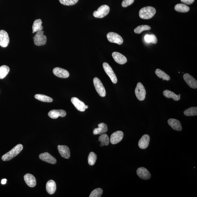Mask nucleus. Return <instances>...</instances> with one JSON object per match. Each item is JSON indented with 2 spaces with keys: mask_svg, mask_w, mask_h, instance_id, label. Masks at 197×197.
<instances>
[{
  "mask_svg": "<svg viewBox=\"0 0 197 197\" xmlns=\"http://www.w3.org/2000/svg\"><path fill=\"white\" fill-rule=\"evenodd\" d=\"M103 191L100 188H97L92 192L90 197H100L103 194Z\"/></svg>",
  "mask_w": 197,
  "mask_h": 197,
  "instance_id": "obj_35",
  "label": "nucleus"
},
{
  "mask_svg": "<svg viewBox=\"0 0 197 197\" xmlns=\"http://www.w3.org/2000/svg\"><path fill=\"white\" fill-rule=\"evenodd\" d=\"M59 2L63 5L66 6H72L76 3L79 0H59Z\"/></svg>",
  "mask_w": 197,
  "mask_h": 197,
  "instance_id": "obj_36",
  "label": "nucleus"
},
{
  "mask_svg": "<svg viewBox=\"0 0 197 197\" xmlns=\"http://www.w3.org/2000/svg\"><path fill=\"white\" fill-rule=\"evenodd\" d=\"M35 98L37 100L45 102H52L53 100L51 97L42 94H36L34 96Z\"/></svg>",
  "mask_w": 197,
  "mask_h": 197,
  "instance_id": "obj_29",
  "label": "nucleus"
},
{
  "mask_svg": "<svg viewBox=\"0 0 197 197\" xmlns=\"http://www.w3.org/2000/svg\"><path fill=\"white\" fill-rule=\"evenodd\" d=\"M137 173L139 178L142 179L148 180L151 178V173L147 169L144 167L138 168L137 170Z\"/></svg>",
  "mask_w": 197,
  "mask_h": 197,
  "instance_id": "obj_12",
  "label": "nucleus"
},
{
  "mask_svg": "<svg viewBox=\"0 0 197 197\" xmlns=\"http://www.w3.org/2000/svg\"><path fill=\"white\" fill-rule=\"evenodd\" d=\"M135 94L139 100L143 101L145 99L146 91L143 85L140 82L138 83L135 88Z\"/></svg>",
  "mask_w": 197,
  "mask_h": 197,
  "instance_id": "obj_4",
  "label": "nucleus"
},
{
  "mask_svg": "<svg viewBox=\"0 0 197 197\" xmlns=\"http://www.w3.org/2000/svg\"><path fill=\"white\" fill-rule=\"evenodd\" d=\"M144 40L148 43L155 44L157 42V38L154 34H146L144 37Z\"/></svg>",
  "mask_w": 197,
  "mask_h": 197,
  "instance_id": "obj_32",
  "label": "nucleus"
},
{
  "mask_svg": "<svg viewBox=\"0 0 197 197\" xmlns=\"http://www.w3.org/2000/svg\"><path fill=\"white\" fill-rule=\"evenodd\" d=\"M44 32L43 31H39L33 37L34 44L36 46H40L46 44L47 38L46 36L44 35Z\"/></svg>",
  "mask_w": 197,
  "mask_h": 197,
  "instance_id": "obj_3",
  "label": "nucleus"
},
{
  "mask_svg": "<svg viewBox=\"0 0 197 197\" xmlns=\"http://www.w3.org/2000/svg\"><path fill=\"white\" fill-rule=\"evenodd\" d=\"M46 189L49 194H54L56 189V185L55 182L53 180L48 181L46 184Z\"/></svg>",
  "mask_w": 197,
  "mask_h": 197,
  "instance_id": "obj_23",
  "label": "nucleus"
},
{
  "mask_svg": "<svg viewBox=\"0 0 197 197\" xmlns=\"http://www.w3.org/2000/svg\"><path fill=\"white\" fill-rule=\"evenodd\" d=\"M97 159V155L95 153H90L88 157V162L90 165H94Z\"/></svg>",
  "mask_w": 197,
  "mask_h": 197,
  "instance_id": "obj_34",
  "label": "nucleus"
},
{
  "mask_svg": "<svg viewBox=\"0 0 197 197\" xmlns=\"http://www.w3.org/2000/svg\"><path fill=\"white\" fill-rule=\"evenodd\" d=\"M155 73L158 77L161 79H162L163 80L169 81L170 80V77L165 72L159 69H157L155 70Z\"/></svg>",
  "mask_w": 197,
  "mask_h": 197,
  "instance_id": "obj_27",
  "label": "nucleus"
},
{
  "mask_svg": "<svg viewBox=\"0 0 197 197\" xmlns=\"http://www.w3.org/2000/svg\"><path fill=\"white\" fill-rule=\"evenodd\" d=\"M103 66L104 71L110 77L112 82L114 84H116L117 82V77L111 67L107 63H104Z\"/></svg>",
  "mask_w": 197,
  "mask_h": 197,
  "instance_id": "obj_7",
  "label": "nucleus"
},
{
  "mask_svg": "<svg viewBox=\"0 0 197 197\" xmlns=\"http://www.w3.org/2000/svg\"><path fill=\"white\" fill-rule=\"evenodd\" d=\"M53 71L54 75L59 77L66 78L70 76L69 72L64 69L56 67L54 69Z\"/></svg>",
  "mask_w": 197,
  "mask_h": 197,
  "instance_id": "obj_15",
  "label": "nucleus"
},
{
  "mask_svg": "<svg viewBox=\"0 0 197 197\" xmlns=\"http://www.w3.org/2000/svg\"><path fill=\"white\" fill-rule=\"evenodd\" d=\"M183 79L189 87L193 89H196L197 88V80L189 74L187 73L184 74L183 75Z\"/></svg>",
  "mask_w": 197,
  "mask_h": 197,
  "instance_id": "obj_10",
  "label": "nucleus"
},
{
  "mask_svg": "<svg viewBox=\"0 0 197 197\" xmlns=\"http://www.w3.org/2000/svg\"><path fill=\"white\" fill-rule=\"evenodd\" d=\"M184 114L187 116H193L197 115V107H190L186 109L184 112Z\"/></svg>",
  "mask_w": 197,
  "mask_h": 197,
  "instance_id": "obj_31",
  "label": "nucleus"
},
{
  "mask_svg": "<svg viewBox=\"0 0 197 197\" xmlns=\"http://www.w3.org/2000/svg\"><path fill=\"white\" fill-rule=\"evenodd\" d=\"M42 21L40 19H36L34 21L33 25H32V33L37 32L39 31L42 30L43 26H42Z\"/></svg>",
  "mask_w": 197,
  "mask_h": 197,
  "instance_id": "obj_25",
  "label": "nucleus"
},
{
  "mask_svg": "<svg viewBox=\"0 0 197 197\" xmlns=\"http://www.w3.org/2000/svg\"><path fill=\"white\" fill-rule=\"evenodd\" d=\"M151 29V27L147 25H140L135 29L134 32L135 33L140 34L144 31L149 30Z\"/></svg>",
  "mask_w": 197,
  "mask_h": 197,
  "instance_id": "obj_33",
  "label": "nucleus"
},
{
  "mask_svg": "<svg viewBox=\"0 0 197 197\" xmlns=\"http://www.w3.org/2000/svg\"><path fill=\"white\" fill-rule=\"evenodd\" d=\"M39 158L43 161L46 162L48 163L55 164L57 162V160L55 157L48 152L41 154L39 155Z\"/></svg>",
  "mask_w": 197,
  "mask_h": 197,
  "instance_id": "obj_13",
  "label": "nucleus"
},
{
  "mask_svg": "<svg viewBox=\"0 0 197 197\" xmlns=\"http://www.w3.org/2000/svg\"><path fill=\"white\" fill-rule=\"evenodd\" d=\"M110 8L107 5H103L100 6L97 11L93 12L94 17L97 18H103L109 13Z\"/></svg>",
  "mask_w": 197,
  "mask_h": 197,
  "instance_id": "obj_6",
  "label": "nucleus"
},
{
  "mask_svg": "<svg viewBox=\"0 0 197 197\" xmlns=\"http://www.w3.org/2000/svg\"><path fill=\"white\" fill-rule=\"evenodd\" d=\"M59 154L63 158L68 159L70 157L69 148L66 145H59L57 147Z\"/></svg>",
  "mask_w": 197,
  "mask_h": 197,
  "instance_id": "obj_20",
  "label": "nucleus"
},
{
  "mask_svg": "<svg viewBox=\"0 0 197 197\" xmlns=\"http://www.w3.org/2000/svg\"><path fill=\"white\" fill-rule=\"evenodd\" d=\"M7 181V179H6L4 178L1 181V183L2 184H5L6 183V182Z\"/></svg>",
  "mask_w": 197,
  "mask_h": 197,
  "instance_id": "obj_39",
  "label": "nucleus"
},
{
  "mask_svg": "<svg viewBox=\"0 0 197 197\" xmlns=\"http://www.w3.org/2000/svg\"><path fill=\"white\" fill-rule=\"evenodd\" d=\"M108 41L110 42L121 45L124 42L122 38L118 34L114 32H110L107 35Z\"/></svg>",
  "mask_w": 197,
  "mask_h": 197,
  "instance_id": "obj_8",
  "label": "nucleus"
},
{
  "mask_svg": "<svg viewBox=\"0 0 197 197\" xmlns=\"http://www.w3.org/2000/svg\"><path fill=\"white\" fill-rule=\"evenodd\" d=\"M85 107H86V109H87V108L88 107V106H87V105H86Z\"/></svg>",
  "mask_w": 197,
  "mask_h": 197,
  "instance_id": "obj_40",
  "label": "nucleus"
},
{
  "mask_svg": "<svg viewBox=\"0 0 197 197\" xmlns=\"http://www.w3.org/2000/svg\"><path fill=\"white\" fill-rule=\"evenodd\" d=\"M99 140L100 142L101 147L104 146H107L109 144L110 139L109 137L106 134H103L99 137Z\"/></svg>",
  "mask_w": 197,
  "mask_h": 197,
  "instance_id": "obj_26",
  "label": "nucleus"
},
{
  "mask_svg": "<svg viewBox=\"0 0 197 197\" xmlns=\"http://www.w3.org/2000/svg\"><path fill=\"white\" fill-rule=\"evenodd\" d=\"M163 95L168 98H172L175 101H178L181 98L180 96L176 94L173 92L169 90H165L163 91Z\"/></svg>",
  "mask_w": 197,
  "mask_h": 197,
  "instance_id": "obj_24",
  "label": "nucleus"
},
{
  "mask_svg": "<svg viewBox=\"0 0 197 197\" xmlns=\"http://www.w3.org/2000/svg\"><path fill=\"white\" fill-rule=\"evenodd\" d=\"M112 56L115 61L118 64H124L127 62V59L122 54L117 52H114Z\"/></svg>",
  "mask_w": 197,
  "mask_h": 197,
  "instance_id": "obj_17",
  "label": "nucleus"
},
{
  "mask_svg": "<svg viewBox=\"0 0 197 197\" xmlns=\"http://www.w3.org/2000/svg\"><path fill=\"white\" fill-rule=\"evenodd\" d=\"M10 71V68L6 66H0V79H3L6 76Z\"/></svg>",
  "mask_w": 197,
  "mask_h": 197,
  "instance_id": "obj_30",
  "label": "nucleus"
},
{
  "mask_svg": "<svg viewBox=\"0 0 197 197\" xmlns=\"http://www.w3.org/2000/svg\"><path fill=\"white\" fill-rule=\"evenodd\" d=\"M24 179L25 182L29 187L32 188L36 185V180L33 175L28 173L25 175Z\"/></svg>",
  "mask_w": 197,
  "mask_h": 197,
  "instance_id": "obj_21",
  "label": "nucleus"
},
{
  "mask_svg": "<svg viewBox=\"0 0 197 197\" xmlns=\"http://www.w3.org/2000/svg\"><path fill=\"white\" fill-rule=\"evenodd\" d=\"M150 140V138L149 135L144 134L143 135L139 141V147L141 149H146L149 145Z\"/></svg>",
  "mask_w": 197,
  "mask_h": 197,
  "instance_id": "obj_19",
  "label": "nucleus"
},
{
  "mask_svg": "<svg viewBox=\"0 0 197 197\" xmlns=\"http://www.w3.org/2000/svg\"><path fill=\"white\" fill-rule=\"evenodd\" d=\"M98 127L94 129L93 133L94 135H102L108 131L107 126L105 124L102 123L98 124Z\"/></svg>",
  "mask_w": 197,
  "mask_h": 197,
  "instance_id": "obj_22",
  "label": "nucleus"
},
{
  "mask_svg": "<svg viewBox=\"0 0 197 197\" xmlns=\"http://www.w3.org/2000/svg\"><path fill=\"white\" fill-rule=\"evenodd\" d=\"M124 134L122 131H117L112 134L110 137V142L112 144L118 143L123 138Z\"/></svg>",
  "mask_w": 197,
  "mask_h": 197,
  "instance_id": "obj_11",
  "label": "nucleus"
},
{
  "mask_svg": "<svg viewBox=\"0 0 197 197\" xmlns=\"http://www.w3.org/2000/svg\"><path fill=\"white\" fill-rule=\"evenodd\" d=\"M93 82L96 90L97 93L101 97L106 96V91L102 83L98 78L95 77L93 79Z\"/></svg>",
  "mask_w": 197,
  "mask_h": 197,
  "instance_id": "obj_5",
  "label": "nucleus"
},
{
  "mask_svg": "<svg viewBox=\"0 0 197 197\" xmlns=\"http://www.w3.org/2000/svg\"><path fill=\"white\" fill-rule=\"evenodd\" d=\"M9 38L8 32L4 30H0V46L6 47L9 43Z\"/></svg>",
  "mask_w": 197,
  "mask_h": 197,
  "instance_id": "obj_9",
  "label": "nucleus"
},
{
  "mask_svg": "<svg viewBox=\"0 0 197 197\" xmlns=\"http://www.w3.org/2000/svg\"><path fill=\"white\" fill-rule=\"evenodd\" d=\"M134 0H123L122 3V6L124 8H126L132 4Z\"/></svg>",
  "mask_w": 197,
  "mask_h": 197,
  "instance_id": "obj_37",
  "label": "nucleus"
},
{
  "mask_svg": "<svg viewBox=\"0 0 197 197\" xmlns=\"http://www.w3.org/2000/svg\"><path fill=\"white\" fill-rule=\"evenodd\" d=\"M66 115V112L63 110H53L50 111L48 115L50 118L56 119L59 117H64Z\"/></svg>",
  "mask_w": 197,
  "mask_h": 197,
  "instance_id": "obj_14",
  "label": "nucleus"
},
{
  "mask_svg": "<svg viewBox=\"0 0 197 197\" xmlns=\"http://www.w3.org/2000/svg\"><path fill=\"white\" fill-rule=\"evenodd\" d=\"M194 1L195 0H181L182 2L188 5L192 4Z\"/></svg>",
  "mask_w": 197,
  "mask_h": 197,
  "instance_id": "obj_38",
  "label": "nucleus"
},
{
  "mask_svg": "<svg viewBox=\"0 0 197 197\" xmlns=\"http://www.w3.org/2000/svg\"><path fill=\"white\" fill-rule=\"evenodd\" d=\"M156 13V10L153 7L147 6L141 9L139 12V16L141 19H149L152 18Z\"/></svg>",
  "mask_w": 197,
  "mask_h": 197,
  "instance_id": "obj_2",
  "label": "nucleus"
},
{
  "mask_svg": "<svg viewBox=\"0 0 197 197\" xmlns=\"http://www.w3.org/2000/svg\"><path fill=\"white\" fill-rule=\"evenodd\" d=\"M23 149V146L21 144H18L8 152L3 155L2 159L3 161H8L19 155Z\"/></svg>",
  "mask_w": 197,
  "mask_h": 197,
  "instance_id": "obj_1",
  "label": "nucleus"
},
{
  "mask_svg": "<svg viewBox=\"0 0 197 197\" xmlns=\"http://www.w3.org/2000/svg\"><path fill=\"white\" fill-rule=\"evenodd\" d=\"M175 9L177 12H187L190 10L189 7L187 5L180 3L177 4L175 7Z\"/></svg>",
  "mask_w": 197,
  "mask_h": 197,
  "instance_id": "obj_28",
  "label": "nucleus"
},
{
  "mask_svg": "<svg viewBox=\"0 0 197 197\" xmlns=\"http://www.w3.org/2000/svg\"><path fill=\"white\" fill-rule=\"evenodd\" d=\"M71 101L72 104L79 111L83 112L86 110V105L84 103L82 102L78 99L76 97H73L71 98Z\"/></svg>",
  "mask_w": 197,
  "mask_h": 197,
  "instance_id": "obj_16",
  "label": "nucleus"
},
{
  "mask_svg": "<svg viewBox=\"0 0 197 197\" xmlns=\"http://www.w3.org/2000/svg\"><path fill=\"white\" fill-rule=\"evenodd\" d=\"M168 124L173 129L178 131H182L181 124L179 121L176 119L170 118L168 121Z\"/></svg>",
  "mask_w": 197,
  "mask_h": 197,
  "instance_id": "obj_18",
  "label": "nucleus"
}]
</instances>
